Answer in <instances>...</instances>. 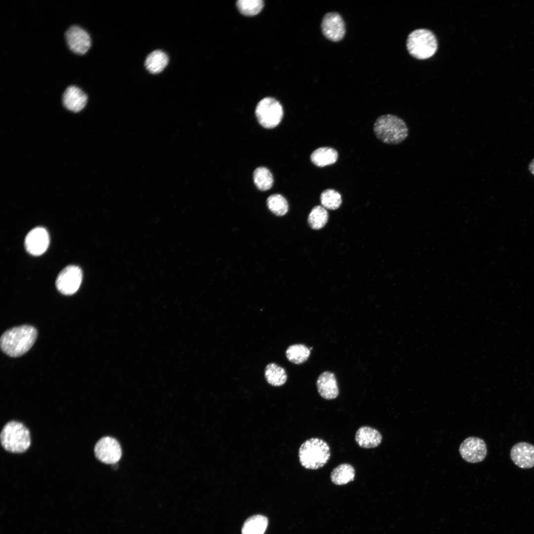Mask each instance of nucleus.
<instances>
[{"label": "nucleus", "instance_id": "1", "mask_svg": "<svg viewBox=\"0 0 534 534\" xmlns=\"http://www.w3.org/2000/svg\"><path fill=\"white\" fill-rule=\"evenodd\" d=\"M37 337L36 329L31 325L15 327L4 332L0 339L2 352L11 357L26 353L34 344Z\"/></svg>", "mask_w": 534, "mask_h": 534}, {"label": "nucleus", "instance_id": "2", "mask_svg": "<svg viewBox=\"0 0 534 534\" xmlns=\"http://www.w3.org/2000/svg\"><path fill=\"white\" fill-rule=\"evenodd\" d=\"M373 130L378 139L383 143L396 145L403 142L408 136L409 131L405 121L393 114L379 117L373 125Z\"/></svg>", "mask_w": 534, "mask_h": 534}, {"label": "nucleus", "instance_id": "3", "mask_svg": "<svg viewBox=\"0 0 534 534\" xmlns=\"http://www.w3.org/2000/svg\"><path fill=\"white\" fill-rule=\"evenodd\" d=\"M330 448L323 440L312 438L305 441L299 449L301 465L306 469L316 470L323 467L330 457Z\"/></svg>", "mask_w": 534, "mask_h": 534}, {"label": "nucleus", "instance_id": "4", "mask_svg": "<svg viewBox=\"0 0 534 534\" xmlns=\"http://www.w3.org/2000/svg\"><path fill=\"white\" fill-rule=\"evenodd\" d=\"M0 440L5 450L15 453L26 451L31 445L29 430L22 423L16 421H9L4 426Z\"/></svg>", "mask_w": 534, "mask_h": 534}, {"label": "nucleus", "instance_id": "5", "mask_svg": "<svg viewBox=\"0 0 534 534\" xmlns=\"http://www.w3.org/2000/svg\"><path fill=\"white\" fill-rule=\"evenodd\" d=\"M409 53L418 59H426L435 54L438 42L434 34L427 29H418L411 32L406 41Z\"/></svg>", "mask_w": 534, "mask_h": 534}, {"label": "nucleus", "instance_id": "6", "mask_svg": "<svg viewBox=\"0 0 534 534\" xmlns=\"http://www.w3.org/2000/svg\"><path fill=\"white\" fill-rule=\"evenodd\" d=\"M255 114L258 121L263 127L272 129L281 122L283 110L281 105L275 99L267 97L257 104Z\"/></svg>", "mask_w": 534, "mask_h": 534}, {"label": "nucleus", "instance_id": "7", "mask_svg": "<svg viewBox=\"0 0 534 534\" xmlns=\"http://www.w3.org/2000/svg\"><path fill=\"white\" fill-rule=\"evenodd\" d=\"M82 278V271L78 266H67L58 274L55 282L56 287L65 295H73L79 289Z\"/></svg>", "mask_w": 534, "mask_h": 534}, {"label": "nucleus", "instance_id": "8", "mask_svg": "<svg viewBox=\"0 0 534 534\" xmlns=\"http://www.w3.org/2000/svg\"><path fill=\"white\" fill-rule=\"evenodd\" d=\"M95 457L101 462L112 464L118 463L122 456V449L119 442L111 437L99 439L94 447Z\"/></svg>", "mask_w": 534, "mask_h": 534}, {"label": "nucleus", "instance_id": "9", "mask_svg": "<svg viewBox=\"0 0 534 534\" xmlns=\"http://www.w3.org/2000/svg\"><path fill=\"white\" fill-rule=\"evenodd\" d=\"M459 451L462 458L466 462L479 463L483 461L487 456V445L480 438L470 437L461 444Z\"/></svg>", "mask_w": 534, "mask_h": 534}, {"label": "nucleus", "instance_id": "10", "mask_svg": "<svg viewBox=\"0 0 534 534\" xmlns=\"http://www.w3.org/2000/svg\"><path fill=\"white\" fill-rule=\"evenodd\" d=\"M320 27L324 36L333 42L341 41L346 34L345 22L336 12L326 13L322 18Z\"/></svg>", "mask_w": 534, "mask_h": 534}, {"label": "nucleus", "instance_id": "11", "mask_svg": "<svg viewBox=\"0 0 534 534\" xmlns=\"http://www.w3.org/2000/svg\"><path fill=\"white\" fill-rule=\"evenodd\" d=\"M70 49L78 54H84L91 45V40L88 32L82 28L73 25L68 29L65 34Z\"/></svg>", "mask_w": 534, "mask_h": 534}, {"label": "nucleus", "instance_id": "12", "mask_svg": "<svg viewBox=\"0 0 534 534\" xmlns=\"http://www.w3.org/2000/svg\"><path fill=\"white\" fill-rule=\"evenodd\" d=\"M49 243V237L46 230L42 227H37L30 230L25 239L26 251L33 256H40L47 250Z\"/></svg>", "mask_w": 534, "mask_h": 534}, {"label": "nucleus", "instance_id": "13", "mask_svg": "<svg viewBox=\"0 0 534 534\" xmlns=\"http://www.w3.org/2000/svg\"><path fill=\"white\" fill-rule=\"evenodd\" d=\"M510 455L513 463L520 468L534 467V445L530 443H517L511 448Z\"/></svg>", "mask_w": 534, "mask_h": 534}, {"label": "nucleus", "instance_id": "14", "mask_svg": "<svg viewBox=\"0 0 534 534\" xmlns=\"http://www.w3.org/2000/svg\"><path fill=\"white\" fill-rule=\"evenodd\" d=\"M87 99V94L75 86L68 87L64 91L62 97L64 106L74 112L82 110L86 106Z\"/></svg>", "mask_w": 534, "mask_h": 534}, {"label": "nucleus", "instance_id": "15", "mask_svg": "<svg viewBox=\"0 0 534 534\" xmlns=\"http://www.w3.org/2000/svg\"><path fill=\"white\" fill-rule=\"evenodd\" d=\"M316 387L319 394L326 400L334 399L339 395L335 376L331 372L325 371L319 375L316 381Z\"/></svg>", "mask_w": 534, "mask_h": 534}, {"label": "nucleus", "instance_id": "16", "mask_svg": "<svg viewBox=\"0 0 534 534\" xmlns=\"http://www.w3.org/2000/svg\"><path fill=\"white\" fill-rule=\"evenodd\" d=\"M355 441L361 447L374 448L380 445L382 441V436L381 433L375 428L369 426H362L356 432Z\"/></svg>", "mask_w": 534, "mask_h": 534}, {"label": "nucleus", "instance_id": "17", "mask_svg": "<svg viewBox=\"0 0 534 534\" xmlns=\"http://www.w3.org/2000/svg\"><path fill=\"white\" fill-rule=\"evenodd\" d=\"M338 157L336 150L329 147H319L311 154L312 162L315 166L323 167L335 163Z\"/></svg>", "mask_w": 534, "mask_h": 534}, {"label": "nucleus", "instance_id": "18", "mask_svg": "<svg viewBox=\"0 0 534 534\" xmlns=\"http://www.w3.org/2000/svg\"><path fill=\"white\" fill-rule=\"evenodd\" d=\"M355 477V469L349 463H342L334 468L330 474L332 482L336 485H346L353 481Z\"/></svg>", "mask_w": 534, "mask_h": 534}, {"label": "nucleus", "instance_id": "19", "mask_svg": "<svg viewBox=\"0 0 534 534\" xmlns=\"http://www.w3.org/2000/svg\"><path fill=\"white\" fill-rule=\"evenodd\" d=\"M168 62L169 58L166 53L160 50H156L147 56L145 66L150 73L158 74L165 69Z\"/></svg>", "mask_w": 534, "mask_h": 534}, {"label": "nucleus", "instance_id": "20", "mask_svg": "<svg viewBox=\"0 0 534 534\" xmlns=\"http://www.w3.org/2000/svg\"><path fill=\"white\" fill-rule=\"evenodd\" d=\"M265 376L267 383L274 387L283 385L287 379L285 369L274 363H269L266 366Z\"/></svg>", "mask_w": 534, "mask_h": 534}, {"label": "nucleus", "instance_id": "21", "mask_svg": "<svg viewBox=\"0 0 534 534\" xmlns=\"http://www.w3.org/2000/svg\"><path fill=\"white\" fill-rule=\"evenodd\" d=\"M268 524L267 519L264 516L256 515L248 518L242 528V534H264Z\"/></svg>", "mask_w": 534, "mask_h": 534}, {"label": "nucleus", "instance_id": "22", "mask_svg": "<svg viewBox=\"0 0 534 534\" xmlns=\"http://www.w3.org/2000/svg\"><path fill=\"white\" fill-rule=\"evenodd\" d=\"M311 354L310 350L303 344H295L290 346L286 351L287 359L295 364H301L305 362Z\"/></svg>", "mask_w": 534, "mask_h": 534}, {"label": "nucleus", "instance_id": "23", "mask_svg": "<svg viewBox=\"0 0 534 534\" xmlns=\"http://www.w3.org/2000/svg\"><path fill=\"white\" fill-rule=\"evenodd\" d=\"M254 181L257 188L262 191L269 189L272 186L273 178L268 169L260 167L255 169L253 173Z\"/></svg>", "mask_w": 534, "mask_h": 534}, {"label": "nucleus", "instance_id": "24", "mask_svg": "<svg viewBox=\"0 0 534 534\" xmlns=\"http://www.w3.org/2000/svg\"><path fill=\"white\" fill-rule=\"evenodd\" d=\"M328 219V214L323 206H316L311 210L309 217L308 222L314 229H319L326 224Z\"/></svg>", "mask_w": 534, "mask_h": 534}, {"label": "nucleus", "instance_id": "25", "mask_svg": "<svg viewBox=\"0 0 534 534\" xmlns=\"http://www.w3.org/2000/svg\"><path fill=\"white\" fill-rule=\"evenodd\" d=\"M268 209L278 216L284 215L288 212V204L286 199L281 195L272 194L267 200Z\"/></svg>", "mask_w": 534, "mask_h": 534}, {"label": "nucleus", "instance_id": "26", "mask_svg": "<svg viewBox=\"0 0 534 534\" xmlns=\"http://www.w3.org/2000/svg\"><path fill=\"white\" fill-rule=\"evenodd\" d=\"M320 201L324 208L335 210L340 207L342 203L341 194L333 189H327L320 194Z\"/></svg>", "mask_w": 534, "mask_h": 534}, {"label": "nucleus", "instance_id": "27", "mask_svg": "<svg viewBox=\"0 0 534 534\" xmlns=\"http://www.w3.org/2000/svg\"><path fill=\"white\" fill-rule=\"evenodd\" d=\"M236 5L243 15L253 16L261 11L264 6V2L261 0H239L237 1Z\"/></svg>", "mask_w": 534, "mask_h": 534}, {"label": "nucleus", "instance_id": "28", "mask_svg": "<svg viewBox=\"0 0 534 534\" xmlns=\"http://www.w3.org/2000/svg\"><path fill=\"white\" fill-rule=\"evenodd\" d=\"M529 170L531 173L534 176V158L530 162L529 165Z\"/></svg>", "mask_w": 534, "mask_h": 534}, {"label": "nucleus", "instance_id": "29", "mask_svg": "<svg viewBox=\"0 0 534 534\" xmlns=\"http://www.w3.org/2000/svg\"><path fill=\"white\" fill-rule=\"evenodd\" d=\"M111 465H112V468H113V469H114V470H116V469H117V468H118V467H119V465H118V464H117V463H114V464H111Z\"/></svg>", "mask_w": 534, "mask_h": 534}]
</instances>
